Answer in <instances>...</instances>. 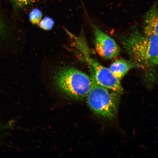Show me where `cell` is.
Here are the masks:
<instances>
[{
    "label": "cell",
    "mask_w": 158,
    "mask_h": 158,
    "mask_svg": "<svg viewBox=\"0 0 158 158\" xmlns=\"http://www.w3.org/2000/svg\"><path fill=\"white\" fill-rule=\"evenodd\" d=\"M119 41L135 68L152 72L158 65V35L147 36L133 29L120 35Z\"/></svg>",
    "instance_id": "6da1fadb"
},
{
    "label": "cell",
    "mask_w": 158,
    "mask_h": 158,
    "mask_svg": "<svg viewBox=\"0 0 158 158\" xmlns=\"http://www.w3.org/2000/svg\"><path fill=\"white\" fill-rule=\"evenodd\" d=\"M53 82L59 93L68 98L82 100L92 85L90 77L74 67L64 66L56 71Z\"/></svg>",
    "instance_id": "7a4b0ae2"
},
{
    "label": "cell",
    "mask_w": 158,
    "mask_h": 158,
    "mask_svg": "<svg viewBox=\"0 0 158 158\" xmlns=\"http://www.w3.org/2000/svg\"><path fill=\"white\" fill-rule=\"evenodd\" d=\"M92 85L87 95L89 107L101 117L111 118L117 114L120 94L100 85L92 76Z\"/></svg>",
    "instance_id": "3957f363"
},
{
    "label": "cell",
    "mask_w": 158,
    "mask_h": 158,
    "mask_svg": "<svg viewBox=\"0 0 158 158\" xmlns=\"http://www.w3.org/2000/svg\"><path fill=\"white\" fill-rule=\"evenodd\" d=\"M85 60L90 69L91 76L100 85L121 94L123 88L120 81L114 77L109 69L104 66L91 56L88 49L83 52Z\"/></svg>",
    "instance_id": "277c9868"
},
{
    "label": "cell",
    "mask_w": 158,
    "mask_h": 158,
    "mask_svg": "<svg viewBox=\"0 0 158 158\" xmlns=\"http://www.w3.org/2000/svg\"><path fill=\"white\" fill-rule=\"evenodd\" d=\"M94 44L97 52L102 58L111 59L119 55L121 49L116 41L102 30L92 25Z\"/></svg>",
    "instance_id": "5b68a950"
},
{
    "label": "cell",
    "mask_w": 158,
    "mask_h": 158,
    "mask_svg": "<svg viewBox=\"0 0 158 158\" xmlns=\"http://www.w3.org/2000/svg\"><path fill=\"white\" fill-rule=\"evenodd\" d=\"M158 17L157 3L146 14L143 22V33L147 36L158 35Z\"/></svg>",
    "instance_id": "8992f818"
},
{
    "label": "cell",
    "mask_w": 158,
    "mask_h": 158,
    "mask_svg": "<svg viewBox=\"0 0 158 158\" xmlns=\"http://www.w3.org/2000/svg\"><path fill=\"white\" fill-rule=\"evenodd\" d=\"M134 68H135V65L130 60L119 59L114 60L109 69L114 76L120 81L131 69Z\"/></svg>",
    "instance_id": "52a82bcc"
},
{
    "label": "cell",
    "mask_w": 158,
    "mask_h": 158,
    "mask_svg": "<svg viewBox=\"0 0 158 158\" xmlns=\"http://www.w3.org/2000/svg\"><path fill=\"white\" fill-rule=\"evenodd\" d=\"M29 19L33 24L36 25L40 22L42 14L40 10L35 8L32 10L29 14Z\"/></svg>",
    "instance_id": "ba28073f"
},
{
    "label": "cell",
    "mask_w": 158,
    "mask_h": 158,
    "mask_svg": "<svg viewBox=\"0 0 158 158\" xmlns=\"http://www.w3.org/2000/svg\"><path fill=\"white\" fill-rule=\"evenodd\" d=\"M40 26L45 30H49L52 29L54 26V20L50 17H46L40 21Z\"/></svg>",
    "instance_id": "9c48e42d"
},
{
    "label": "cell",
    "mask_w": 158,
    "mask_h": 158,
    "mask_svg": "<svg viewBox=\"0 0 158 158\" xmlns=\"http://www.w3.org/2000/svg\"><path fill=\"white\" fill-rule=\"evenodd\" d=\"M14 7L16 8H22L31 4L35 1V0H11Z\"/></svg>",
    "instance_id": "30bf717a"
},
{
    "label": "cell",
    "mask_w": 158,
    "mask_h": 158,
    "mask_svg": "<svg viewBox=\"0 0 158 158\" xmlns=\"http://www.w3.org/2000/svg\"><path fill=\"white\" fill-rule=\"evenodd\" d=\"M1 23H0V31H1Z\"/></svg>",
    "instance_id": "8fae6325"
}]
</instances>
